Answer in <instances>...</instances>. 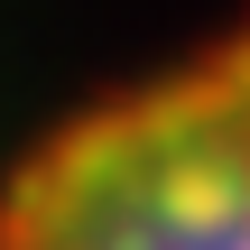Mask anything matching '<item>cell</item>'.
Returning a JSON list of instances; mask_svg holds the SVG:
<instances>
[{
	"instance_id": "1",
	"label": "cell",
	"mask_w": 250,
	"mask_h": 250,
	"mask_svg": "<svg viewBox=\"0 0 250 250\" xmlns=\"http://www.w3.org/2000/svg\"><path fill=\"white\" fill-rule=\"evenodd\" d=\"M0 250H250V19L37 130L0 176Z\"/></svg>"
}]
</instances>
